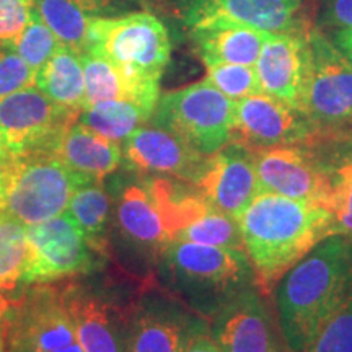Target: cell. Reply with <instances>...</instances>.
<instances>
[{
  "mask_svg": "<svg viewBox=\"0 0 352 352\" xmlns=\"http://www.w3.org/2000/svg\"><path fill=\"white\" fill-rule=\"evenodd\" d=\"M352 294V240L331 235L276 285V314L289 352H305L329 316Z\"/></svg>",
  "mask_w": 352,
  "mask_h": 352,
  "instance_id": "obj_1",
  "label": "cell"
},
{
  "mask_svg": "<svg viewBox=\"0 0 352 352\" xmlns=\"http://www.w3.org/2000/svg\"><path fill=\"white\" fill-rule=\"evenodd\" d=\"M245 252L263 296L290 267L334 233V217L324 206L261 191L239 219Z\"/></svg>",
  "mask_w": 352,
  "mask_h": 352,
  "instance_id": "obj_2",
  "label": "cell"
},
{
  "mask_svg": "<svg viewBox=\"0 0 352 352\" xmlns=\"http://www.w3.org/2000/svg\"><path fill=\"white\" fill-rule=\"evenodd\" d=\"M158 261L171 290L206 316L256 285L248 254L241 250L170 240Z\"/></svg>",
  "mask_w": 352,
  "mask_h": 352,
  "instance_id": "obj_3",
  "label": "cell"
},
{
  "mask_svg": "<svg viewBox=\"0 0 352 352\" xmlns=\"http://www.w3.org/2000/svg\"><path fill=\"white\" fill-rule=\"evenodd\" d=\"M96 179L70 170L50 152L10 155L0 164V215L26 227L46 222L67 210L70 197Z\"/></svg>",
  "mask_w": 352,
  "mask_h": 352,
  "instance_id": "obj_4",
  "label": "cell"
},
{
  "mask_svg": "<svg viewBox=\"0 0 352 352\" xmlns=\"http://www.w3.org/2000/svg\"><path fill=\"white\" fill-rule=\"evenodd\" d=\"M96 51L129 76L160 83L171 56L165 25L151 13L100 16L88 28L87 51Z\"/></svg>",
  "mask_w": 352,
  "mask_h": 352,
  "instance_id": "obj_5",
  "label": "cell"
},
{
  "mask_svg": "<svg viewBox=\"0 0 352 352\" xmlns=\"http://www.w3.org/2000/svg\"><path fill=\"white\" fill-rule=\"evenodd\" d=\"M233 111L235 101L202 80L160 96L152 120L209 157L230 142Z\"/></svg>",
  "mask_w": 352,
  "mask_h": 352,
  "instance_id": "obj_6",
  "label": "cell"
},
{
  "mask_svg": "<svg viewBox=\"0 0 352 352\" xmlns=\"http://www.w3.org/2000/svg\"><path fill=\"white\" fill-rule=\"evenodd\" d=\"M6 352H83L63 284H38L12 298L3 321Z\"/></svg>",
  "mask_w": 352,
  "mask_h": 352,
  "instance_id": "obj_7",
  "label": "cell"
},
{
  "mask_svg": "<svg viewBox=\"0 0 352 352\" xmlns=\"http://www.w3.org/2000/svg\"><path fill=\"white\" fill-rule=\"evenodd\" d=\"M311 72L303 113L316 131L310 142L344 138L352 131V65L320 30H308Z\"/></svg>",
  "mask_w": 352,
  "mask_h": 352,
  "instance_id": "obj_8",
  "label": "cell"
},
{
  "mask_svg": "<svg viewBox=\"0 0 352 352\" xmlns=\"http://www.w3.org/2000/svg\"><path fill=\"white\" fill-rule=\"evenodd\" d=\"M78 114L56 103L36 85L25 88L0 100V138L13 157L52 153Z\"/></svg>",
  "mask_w": 352,
  "mask_h": 352,
  "instance_id": "obj_9",
  "label": "cell"
},
{
  "mask_svg": "<svg viewBox=\"0 0 352 352\" xmlns=\"http://www.w3.org/2000/svg\"><path fill=\"white\" fill-rule=\"evenodd\" d=\"M94 253L85 233L67 212L30 226L23 285L90 272L95 267Z\"/></svg>",
  "mask_w": 352,
  "mask_h": 352,
  "instance_id": "obj_10",
  "label": "cell"
},
{
  "mask_svg": "<svg viewBox=\"0 0 352 352\" xmlns=\"http://www.w3.org/2000/svg\"><path fill=\"white\" fill-rule=\"evenodd\" d=\"M253 155L261 191L320 204L328 209V170L310 145L261 148L254 151Z\"/></svg>",
  "mask_w": 352,
  "mask_h": 352,
  "instance_id": "obj_11",
  "label": "cell"
},
{
  "mask_svg": "<svg viewBox=\"0 0 352 352\" xmlns=\"http://www.w3.org/2000/svg\"><path fill=\"white\" fill-rule=\"evenodd\" d=\"M316 135L314 124L298 109L266 94L245 96L235 101L230 142L250 151L298 145Z\"/></svg>",
  "mask_w": 352,
  "mask_h": 352,
  "instance_id": "obj_12",
  "label": "cell"
},
{
  "mask_svg": "<svg viewBox=\"0 0 352 352\" xmlns=\"http://www.w3.org/2000/svg\"><path fill=\"white\" fill-rule=\"evenodd\" d=\"M254 70L263 94L303 113L311 72L308 30L271 33L254 64Z\"/></svg>",
  "mask_w": 352,
  "mask_h": 352,
  "instance_id": "obj_13",
  "label": "cell"
},
{
  "mask_svg": "<svg viewBox=\"0 0 352 352\" xmlns=\"http://www.w3.org/2000/svg\"><path fill=\"white\" fill-rule=\"evenodd\" d=\"M122 162L129 170L164 175L188 183L199 182L208 157L164 127L140 126L122 140Z\"/></svg>",
  "mask_w": 352,
  "mask_h": 352,
  "instance_id": "obj_14",
  "label": "cell"
},
{
  "mask_svg": "<svg viewBox=\"0 0 352 352\" xmlns=\"http://www.w3.org/2000/svg\"><path fill=\"white\" fill-rule=\"evenodd\" d=\"M196 186L212 208L239 220L261 192L253 152L241 144L228 142L208 157Z\"/></svg>",
  "mask_w": 352,
  "mask_h": 352,
  "instance_id": "obj_15",
  "label": "cell"
},
{
  "mask_svg": "<svg viewBox=\"0 0 352 352\" xmlns=\"http://www.w3.org/2000/svg\"><path fill=\"white\" fill-rule=\"evenodd\" d=\"M256 285L245 289L212 316L210 336L222 352H284L271 311Z\"/></svg>",
  "mask_w": 352,
  "mask_h": 352,
  "instance_id": "obj_16",
  "label": "cell"
},
{
  "mask_svg": "<svg viewBox=\"0 0 352 352\" xmlns=\"http://www.w3.org/2000/svg\"><path fill=\"white\" fill-rule=\"evenodd\" d=\"M302 0H184L189 30L210 23H236L267 33L302 30Z\"/></svg>",
  "mask_w": 352,
  "mask_h": 352,
  "instance_id": "obj_17",
  "label": "cell"
},
{
  "mask_svg": "<svg viewBox=\"0 0 352 352\" xmlns=\"http://www.w3.org/2000/svg\"><path fill=\"white\" fill-rule=\"evenodd\" d=\"M64 300L83 352H126L131 308L107 303L77 283H64Z\"/></svg>",
  "mask_w": 352,
  "mask_h": 352,
  "instance_id": "obj_18",
  "label": "cell"
},
{
  "mask_svg": "<svg viewBox=\"0 0 352 352\" xmlns=\"http://www.w3.org/2000/svg\"><path fill=\"white\" fill-rule=\"evenodd\" d=\"M114 219L121 239L145 256L158 261L171 240L157 202L145 179L122 184L114 202Z\"/></svg>",
  "mask_w": 352,
  "mask_h": 352,
  "instance_id": "obj_19",
  "label": "cell"
},
{
  "mask_svg": "<svg viewBox=\"0 0 352 352\" xmlns=\"http://www.w3.org/2000/svg\"><path fill=\"white\" fill-rule=\"evenodd\" d=\"M197 327L168 303L132 307L126 328V352H183Z\"/></svg>",
  "mask_w": 352,
  "mask_h": 352,
  "instance_id": "obj_20",
  "label": "cell"
},
{
  "mask_svg": "<svg viewBox=\"0 0 352 352\" xmlns=\"http://www.w3.org/2000/svg\"><path fill=\"white\" fill-rule=\"evenodd\" d=\"M85 76V107L109 100L134 101L148 111H155L160 98V83L145 82L124 72L108 57L88 50L82 52Z\"/></svg>",
  "mask_w": 352,
  "mask_h": 352,
  "instance_id": "obj_21",
  "label": "cell"
},
{
  "mask_svg": "<svg viewBox=\"0 0 352 352\" xmlns=\"http://www.w3.org/2000/svg\"><path fill=\"white\" fill-rule=\"evenodd\" d=\"M52 155L59 158L70 170L96 182H103L122 164L120 142L96 134L78 120L64 132L52 151Z\"/></svg>",
  "mask_w": 352,
  "mask_h": 352,
  "instance_id": "obj_22",
  "label": "cell"
},
{
  "mask_svg": "<svg viewBox=\"0 0 352 352\" xmlns=\"http://www.w3.org/2000/svg\"><path fill=\"white\" fill-rule=\"evenodd\" d=\"M271 33L236 23H210L191 30L202 63L208 64H256L264 43Z\"/></svg>",
  "mask_w": 352,
  "mask_h": 352,
  "instance_id": "obj_23",
  "label": "cell"
},
{
  "mask_svg": "<svg viewBox=\"0 0 352 352\" xmlns=\"http://www.w3.org/2000/svg\"><path fill=\"white\" fill-rule=\"evenodd\" d=\"M33 3L59 43L78 54L88 47L91 21L107 16L109 8V0H33Z\"/></svg>",
  "mask_w": 352,
  "mask_h": 352,
  "instance_id": "obj_24",
  "label": "cell"
},
{
  "mask_svg": "<svg viewBox=\"0 0 352 352\" xmlns=\"http://www.w3.org/2000/svg\"><path fill=\"white\" fill-rule=\"evenodd\" d=\"M36 87L64 108L80 113L85 108V76L82 56L59 44L54 54L38 70Z\"/></svg>",
  "mask_w": 352,
  "mask_h": 352,
  "instance_id": "obj_25",
  "label": "cell"
},
{
  "mask_svg": "<svg viewBox=\"0 0 352 352\" xmlns=\"http://www.w3.org/2000/svg\"><path fill=\"white\" fill-rule=\"evenodd\" d=\"M111 210L113 199L104 183L90 182L74 192L65 212L70 214V217L78 223L95 253L107 254Z\"/></svg>",
  "mask_w": 352,
  "mask_h": 352,
  "instance_id": "obj_26",
  "label": "cell"
},
{
  "mask_svg": "<svg viewBox=\"0 0 352 352\" xmlns=\"http://www.w3.org/2000/svg\"><path fill=\"white\" fill-rule=\"evenodd\" d=\"M152 116V111L134 101L109 100L83 108L78 114V121L103 138L122 142L135 129L147 124Z\"/></svg>",
  "mask_w": 352,
  "mask_h": 352,
  "instance_id": "obj_27",
  "label": "cell"
},
{
  "mask_svg": "<svg viewBox=\"0 0 352 352\" xmlns=\"http://www.w3.org/2000/svg\"><path fill=\"white\" fill-rule=\"evenodd\" d=\"M28 259V227L0 215V292L15 294L23 285Z\"/></svg>",
  "mask_w": 352,
  "mask_h": 352,
  "instance_id": "obj_28",
  "label": "cell"
},
{
  "mask_svg": "<svg viewBox=\"0 0 352 352\" xmlns=\"http://www.w3.org/2000/svg\"><path fill=\"white\" fill-rule=\"evenodd\" d=\"M329 176L328 209L334 217V233H352V148L344 153H333L323 158Z\"/></svg>",
  "mask_w": 352,
  "mask_h": 352,
  "instance_id": "obj_29",
  "label": "cell"
},
{
  "mask_svg": "<svg viewBox=\"0 0 352 352\" xmlns=\"http://www.w3.org/2000/svg\"><path fill=\"white\" fill-rule=\"evenodd\" d=\"M173 240L192 241V243L220 246L245 252L243 236H241L239 220L230 215L210 208L202 217L188 223L175 235Z\"/></svg>",
  "mask_w": 352,
  "mask_h": 352,
  "instance_id": "obj_30",
  "label": "cell"
},
{
  "mask_svg": "<svg viewBox=\"0 0 352 352\" xmlns=\"http://www.w3.org/2000/svg\"><path fill=\"white\" fill-rule=\"evenodd\" d=\"M59 44V39L56 38L50 26L44 23L41 16L38 15L36 8H34L33 16L30 19L28 23L21 28V32L7 46L13 47L19 52L38 74V70L54 54Z\"/></svg>",
  "mask_w": 352,
  "mask_h": 352,
  "instance_id": "obj_31",
  "label": "cell"
},
{
  "mask_svg": "<svg viewBox=\"0 0 352 352\" xmlns=\"http://www.w3.org/2000/svg\"><path fill=\"white\" fill-rule=\"evenodd\" d=\"M206 69H208L206 80L233 101L263 94L253 65L208 64Z\"/></svg>",
  "mask_w": 352,
  "mask_h": 352,
  "instance_id": "obj_32",
  "label": "cell"
},
{
  "mask_svg": "<svg viewBox=\"0 0 352 352\" xmlns=\"http://www.w3.org/2000/svg\"><path fill=\"white\" fill-rule=\"evenodd\" d=\"M305 352H352V294L329 316Z\"/></svg>",
  "mask_w": 352,
  "mask_h": 352,
  "instance_id": "obj_33",
  "label": "cell"
},
{
  "mask_svg": "<svg viewBox=\"0 0 352 352\" xmlns=\"http://www.w3.org/2000/svg\"><path fill=\"white\" fill-rule=\"evenodd\" d=\"M36 85V70L13 47L0 46V100Z\"/></svg>",
  "mask_w": 352,
  "mask_h": 352,
  "instance_id": "obj_34",
  "label": "cell"
},
{
  "mask_svg": "<svg viewBox=\"0 0 352 352\" xmlns=\"http://www.w3.org/2000/svg\"><path fill=\"white\" fill-rule=\"evenodd\" d=\"M33 13V0H0V46L10 43Z\"/></svg>",
  "mask_w": 352,
  "mask_h": 352,
  "instance_id": "obj_35",
  "label": "cell"
},
{
  "mask_svg": "<svg viewBox=\"0 0 352 352\" xmlns=\"http://www.w3.org/2000/svg\"><path fill=\"white\" fill-rule=\"evenodd\" d=\"M321 20L334 33L352 30V0H324Z\"/></svg>",
  "mask_w": 352,
  "mask_h": 352,
  "instance_id": "obj_36",
  "label": "cell"
},
{
  "mask_svg": "<svg viewBox=\"0 0 352 352\" xmlns=\"http://www.w3.org/2000/svg\"><path fill=\"white\" fill-rule=\"evenodd\" d=\"M183 352H222L217 342L212 340V336L204 331V329L195 328L188 336L186 344Z\"/></svg>",
  "mask_w": 352,
  "mask_h": 352,
  "instance_id": "obj_37",
  "label": "cell"
},
{
  "mask_svg": "<svg viewBox=\"0 0 352 352\" xmlns=\"http://www.w3.org/2000/svg\"><path fill=\"white\" fill-rule=\"evenodd\" d=\"M334 44L340 47L342 54H349L352 52V30H344V32L334 33Z\"/></svg>",
  "mask_w": 352,
  "mask_h": 352,
  "instance_id": "obj_38",
  "label": "cell"
},
{
  "mask_svg": "<svg viewBox=\"0 0 352 352\" xmlns=\"http://www.w3.org/2000/svg\"><path fill=\"white\" fill-rule=\"evenodd\" d=\"M12 298H7L6 294L0 292V324L3 327V321H6V316L8 314V308H10Z\"/></svg>",
  "mask_w": 352,
  "mask_h": 352,
  "instance_id": "obj_39",
  "label": "cell"
},
{
  "mask_svg": "<svg viewBox=\"0 0 352 352\" xmlns=\"http://www.w3.org/2000/svg\"><path fill=\"white\" fill-rule=\"evenodd\" d=\"M8 157H10V153L7 152L6 145H3V140H2V138H0V160H7Z\"/></svg>",
  "mask_w": 352,
  "mask_h": 352,
  "instance_id": "obj_40",
  "label": "cell"
},
{
  "mask_svg": "<svg viewBox=\"0 0 352 352\" xmlns=\"http://www.w3.org/2000/svg\"><path fill=\"white\" fill-rule=\"evenodd\" d=\"M0 352H6V342H3V327L0 324Z\"/></svg>",
  "mask_w": 352,
  "mask_h": 352,
  "instance_id": "obj_41",
  "label": "cell"
},
{
  "mask_svg": "<svg viewBox=\"0 0 352 352\" xmlns=\"http://www.w3.org/2000/svg\"><path fill=\"white\" fill-rule=\"evenodd\" d=\"M347 236H349V239L352 240V233H349V235H347Z\"/></svg>",
  "mask_w": 352,
  "mask_h": 352,
  "instance_id": "obj_42",
  "label": "cell"
},
{
  "mask_svg": "<svg viewBox=\"0 0 352 352\" xmlns=\"http://www.w3.org/2000/svg\"><path fill=\"white\" fill-rule=\"evenodd\" d=\"M3 162H6V160H0V164H3Z\"/></svg>",
  "mask_w": 352,
  "mask_h": 352,
  "instance_id": "obj_43",
  "label": "cell"
}]
</instances>
